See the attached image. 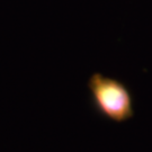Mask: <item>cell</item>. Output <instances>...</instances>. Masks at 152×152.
Returning a JSON list of instances; mask_svg holds the SVG:
<instances>
[{
	"instance_id": "6da1fadb",
	"label": "cell",
	"mask_w": 152,
	"mask_h": 152,
	"mask_svg": "<svg viewBox=\"0 0 152 152\" xmlns=\"http://www.w3.org/2000/svg\"><path fill=\"white\" fill-rule=\"evenodd\" d=\"M88 89L94 107L105 118L122 123L133 117V97L122 81L96 72L88 80Z\"/></svg>"
}]
</instances>
